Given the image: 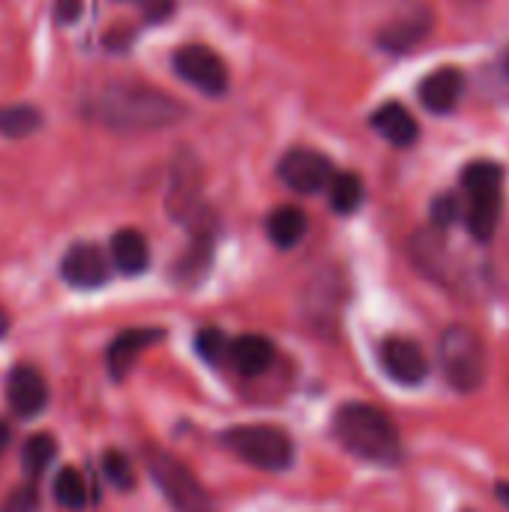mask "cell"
Segmentation results:
<instances>
[{
  "instance_id": "obj_4",
  "label": "cell",
  "mask_w": 509,
  "mask_h": 512,
  "mask_svg": "<svg viewBox=\"0 0 509 512\" xmlns=\"http://www.w3.org/2000/svg\"><path fill=\"white\" fill-rule=\"evenodd\" d=\"M222 447L258 471H285L294 462V441L285 429L267 423L231 426L222 432Z\"/></svg>"
},
{
  "instance_id": "obj_1",
  "label": "cell",
  "mask_w": 509,
  "mask_h": 512,
  "mask_svg": "<svg viewBox=\"0 0 509 512\" xmlns=\"http://www.w3.org/2000/svg\"><path fill=\"white\" fill-rule=\"evenodd\" d=\"M93 114L114 132H156L186 120L189 108L159 87L141 81H111L96 96Z\"/></svg>"
},
{
  "instance_id": "obj_18",
  "label": "cell",
  "mask_w": 509,
  "mask_h": 512,
  "mask_svg": "<svg viewBox=\"0 0 509 512\" xmlns=\"http://www.w3.org/2000/svg\"><path fill=\"white\" fill-rule=\"evenodd\" d=\"M471 204H468V213H465V222H468V231L474 240H492V234L498 231V222H501V189H492V192H477V195H468Z\"/></svg>"
},
{
  "instance_id": "obj_22",
  "label": "cell",
  "mask_w": 509,
  "mask_h": 512,
  "mask_svg": "<svg viewBox=\"0 0 509 512\" xmlns=\"http://www.w3.org/2000/svg\"><path fill=\"white\" fill-rule=\"evenodd\" d=\"M57 459V441L48 432L30 435L21 447V468L27 477H42Z\"/></svg>"
},
{
  "instance_id": "obj_33",
  "label": "cell",
  "mask_w": 509,
  "mask_h": 512,
  "mask_svg": "<svg viewBox=\"0 0 509 512\" xmlns=\"http://www.w3.org/2000/svg\"><path fill=\"white\" fill-rule=\"evenodd\" d=\"M9 441H12V432H9V426H6V423L0 420V453H3L6 447H9Z\"/></svg>"
},
{
  "instance_id": "obj_29",
  "label": "cell",
  "mask_w": 509,
  "mask_h": 512,
  "mask_svg": "<svg viewBox=\"0 0 509 512\" xmlns=\"http://www.w3.org/2000/svg\"><path fill=\"white\" fill-rule=\"evenodd\" d=\"M39 507H42L39 489L33 483H27V486H18L15 492H9L0 512H39Z\"/></svg>"
},
{
  "instance_id": "obj_31",
  "label": "cell",
  "mask_w": 509,
  "mask_h": 512,
  "mask_svg": "<svg viewBox=\"0 0 509 512\" xmlns=\"http://www.w3.org/2000/svg\"><path fill=\"white\" fill-rule=\"evenodd\" d=\"M81 15V0H57L54 3V21L57 24H75Z\"/></svg>"
},
{
  "instance_id": "obj_3",
  "label": "cell",
  "mask_w": 509,
  "mask_h": 512,
  "mask_svg": "<svg viewBox=\"0 0 509 512\" xmlns=\"http://www.w3.org/2000/svg\"><path fill=\"white\" fill-rule=\"evenodd\" d=\"M438 360L447 384L456 393H477L486 384L489 375V357L480 333L468 324H453L444 330L441 345H438Z\"/></svg>"
},
{
  "instance_id": "obj_2",
  "label": "cell",
  "mask_w": 509,
  "mask_h": 512,
  "mask_svg": "<svg viewBox=\"0 0 509 512\" xmlns=\"http://www.w3.org/2000/svg\"><path fill=\"white\" fill-rule=\"evenodd\" d=\"M333 432L348 453L378 468H396L405 456L396 423L375 405H363V402L342 405L333 414Z\"/></svg>"
},
{
  "instance_id": "obj_26",
  "label": "cell",
  "mask_w": 509,
  "mask_h": 512,
  "mask_svg": "<svg viewBox=\"0 0 509 512\" xmlns=\"http://www.w3.org/2000/svg\"><path fill=\"white\" fill-rule=\"evenodd\" d=\"M504 183V168L498 162H489V159H480V162H471L462 174V186L468 195H477V192H492V189H501Z\"/></svg>"
},
{
  "instance_id": "obj_8",
  "label": "cell",
  "mask_w": 509,
  "mask_h": 512,
  "mask_svg": "<svg viewBox=\"0 0 509 512\" xmlns=\"http://www.w3.org/2000/svg\"><path fill=\"white\" fill-rule=\"evenodd\" d=\"M279 177L288 189L300 192V195H315L330 189L336 171L333 162L324 153L306 150V147H294L282 156L279 162Z\"/></svg>"
},
{
  "instance_id": "obj_13",
  "label": "cell",
  "mask_w": 509,
  "mask_h": 512,
  "mask_svg": "<svg viewBox=\"0 0 509 512\" xmlns=\"http://www.w3.org/2000/svg\"><path fill=\"white\" fill-rule=\"evenodd\" d=\"M462 87L465 78L456 66H444L432 75L423 78L420 84V102L432 111V114H450L459 99H462Z\"/></svg>"
},
{
  "instance_id": "obj_30",
  "label": "cell",
  "mask_w": 509,
  "mask_h": 512,
  "mask_svg": "<svg viewBox=\"0 0 509 512\" xmlns=\"http://www.w3.org/2000/svg\"><path fill=\"white\" fill-rule=\"evenodd\" d=\"M459 219V201L453 195H441L432 201V225L435 228H450Z\"/></svg>"
},
{
  "instance_id": "obj_28",
  "label": "cell",
  "mask_w": 509,
  "mask_h": 512,
  "mask_svg": "<svg viewBox=\"0 0 509 512\" xmlns=\"http://www.w3.org/2000/svg\"><path fill=\"white\" fill-rule=\"evenodd\" d=\"M102 471H105L108 483L114 489H120V492H129L135 486V468L120 450H105L102 453Z\"/></svg>"
},
{
  "instance_id": "obj_5",
  "label": "cell",
  "mask_w": 509,
  "mask_h": 512,
  "mask_svg": "<svg viewBox=\"0 0 509 512\" xmlns=\"http://www.w3.org/2000/svg\"><path fill=\"white\" fill-rule=\"evenodd\" d=\"M147 471L159 486L162 498L177 512H210V495L195 480V474L159 447H144Z\"/></svg>"
},
{
  "instance_id": "obj_10",
  "label": "cell",
  "mask_w": 509,
  "mask_h": 512,
  "mask_svg": "<svg viewBox=\"0 0 509 512\" xmlns=\"http://www.w3.org/2000/svg\"><path fill=\"white\" fill-rule=\"evenodd\" d=\"M60 276L72 288L93 291L108 282V258L93 243H72L60 261Z\"/></svg>"
},
{
  "instance_id": "obj_7",
  "label": "cell",
  "mask_w": 509,
  "mask_h": 512,
  "mask_svg": "<svg viewBox=\"0 0 509 512\" xmlns=\"http://www.w3.org/2000/svg\"><path fill=\"white\" fill-rule=\"evenodd\" d=\"M168 213L177 222H186L195 228L204 219L201 210V168L192 153H180L171 168V186H168Z\"/></svg>"
},
{
  "instance_id": "obj_17",
  "label": "cell",
  "mask_w": 509,
  "mask_h": 512,
  "mask_svg": "<svg viewBox=\"0 0 509 512\" xmlns=\"http://www.w3.org/2000/svg\"><path fill=\"white\" fill-rule=\"evenodd\" d=\"M372 126L396 147H411L420 135L417 117L402 102H387L372 114Z\"/></svg>"
},
{
  "instance_id": "obj_34",
  "label": "cell",
  "mask_w": 509,
  "mask_h": 512,
  "mask_svg": "<svg viewBox=\"0 0 509 512\" xmlns=\"http://www.w3.org/2000/svg\"><path fill=\"white\" fill-rule=\"evenodd\" d=\"M6 333H9V315H6V312L0 309V339H3Z\"/></svg>"
},
{
  "instance_id": "obj_35",
  "label": "cell",
  "mask_w": 509,
  "mask_h": 512,
  "mask_svg": "<svg viewBox=\"0 0 509 512\" xmlns=\"http://www.w3.org/2000/svg\"><path fill=\"white\" fill-rule=\"evenodd\" d=\"M504 69H507V75H509V54H507V60H504Z\"/></svg>"
},
{
  "instance_id": "obj_23",
  "label": "cell",
  "mask_w": 509,
  "mask_h": 512,
  "mask_svg": "<svg viewBox=\"0 0 509 512\" xmlns=\"http://www.w3.org/2000/svg\"><path fill=\"white\" fill-rule=\"evenodd\" d=\"M42 126V114L33 105H0V135L27 138Z\"/></svg>"
},
{
  "instance_id": "obj_14",
  "label": "cell",
  "mask_w": 509,
  "mask_h": 512,
  "mask_svg": "<svg viewBox=\"0 0 509 512\" xmlns=\"http://www.w3.org/2000/svg\"><path fill=\"white\" fill-rule=\"evenodd\" d=\"M210 261H213V228L198 222L192 228V243L189 249L180 255L177 267H174V279L183 282V285H195L204 279V273L210 270Z\"/></svg>"
},
{
  "instance_id": "obj_25",
  "label": "cell",
  "mask_w": 509,
  "mask_h": 512,
  "mask_svg": "<svg viewBox=\"0 0 509 512\" xmlns=\"http://www.w3.org/2000/svg\"><path fill=\"white\" fill-rule=\"evenodd\" d=\"M363 180L357 177V174H351V171H342V174H336L333 177V183H330V207L336 210V213H354L360 204H363Z\"/></svg>"
},
{
  "instance_id": "obj_12",
  "label": "cell",
  "mask_w": 509,
  "mask_h": 512,
  "mask_svg": "<svg viewBox=\"0 0 509 512\" xmlns=\"http://www.w3.org/2000/svg\"><path fill=\"white\" fill-rule=\"evenodd\" d=\"M165 339V330L159 327H138V330H123L111 345H108V372L114 381H123L135 360L156 342Z\"/></svg>"
},
{
  "instance_id": "obj_20",
  "label": "cell",
  "mask_w": 509,
  "mask_h": 512,
  "mask_svg": "<svg viewBox=\"0 0 509 512\" xmlns=\"http://www.w3.org/2000/svg\"><path fill=\"white\" fill-rule=\"evenodd\" d=\"M429 30H432V15L420 9V12H414V15H408V18H402L396 24H390L378 36V42L387 51H411L420 39L429 36Z\"/></svg>"
},
{
  "instance_id": "obj_32",
  "label": "cell",
  "mask_w": 509,
  "mask_h": 512,
  "mask_svg": "<svg viewBox=\"0 0 509 512\" xmlns=\"http://www.w3.org/2000/svg\"><path fill=\"white\" fill-rule=\"evenodd\" d=\"M495 495H498V501H501V504H504V507L509 510V483H504V480H501V483L495 486Z\"/></svg>"
},
{
  "instance_id": "obj_19",
  "label": "cell",
  "mask_w": 509,
  "mask_h": 512,
  "mask_svg": "<svg viewBox=\"0 0 509 512\" xmlns=\"http://www.w3.org/2000/svg\"><path fill=\"white\" fill-rule=\"evenodd\" d=\"M306 228H309V219L294 204L276 207L267 219V234H270L273 246H279V249H294L306 237Z\"/></svg>"
},
{
  "instance_id": "obj_11",
  "label": "cell",
  "mask_w": 509,
  "mask_h": 512,
  "mask_svg": "<svg viewBox=\"0 0 509 512\" xmlns=\"http://www.w3.org/2000/svg\"><path fill=\"white\" fill-rule=\"evenodd\" d=\"M6 402L21 420H33L45 411L48 405V384L33 366H18L12 369L6 381Z\"/></svg>"
},
{
  "instance_id": "obj_24",
  "label": "cell",
  "mask_w": 509,
  "mask_h": 512,
  "mask_svg": "<svg viewBox=\"0 0 509 512\" xmlns=\"http://www.w3.org/2000/svg\"><path fill=\"white\" fill-rule=\"evenodd\" d=\"M54 501H57L63 510L72 512L87 507V483H84L81 471H75V468L57 471V477H54Z\"/></svg>"
},
{
  "instance_id": "obj_15",
  "label": "cell",
  "mask_w": 509,
  "mask_h": 512,
  "mask_svg": "<svg viewBox=\"0 0 509 512\" xmlns=\"http://www.w3.org/2000/svg\"><path fill=\"white\" fill-rule=\"evenodd\" d=\"M111 264L123 276H141L150 267V246L144 234L135 228H120L111 237Z\"/></svg>"
},
{
  "instance_id": "obj_21",
  "label": "cell",
  "mask_w": 509,
  "mask_h": 512,
  "mask_svg": "<svg viewBox=\"0 0 509 512\" xmlns=\"http://www.w3.org/2000/svg\"><path fill=\"white\" fill-rule=\"evenodd\" d=\"M411 255H414V264L432 276V279H444L447 273V243L444 237L432 234V231H420L411 243Z\"/></svg>"
},
{
  "instance_id": "obj_36",
  "label": "cell",
  "mask_w": 509,
  "mask_h": 512,
  "mask_svg": "<svg viewBox=\"0 0 509 512\" xmlns=\"http://www.w3.org/2000/svg\"><path fill=\"white\" fill-rule=\"evenodd\" d=\"M132 3H141V6H144V3H147V0H132Z\"/></svg>"
},
{
  "instance_id": "obj_6",
  "label": "cell",
  "mask_w": 509,
  "mask_h": 512,
  "mask_svg": "<svg viewBox=\"0 0 509 512\" xmlns=\"http://www.w3.org/2000/svg\"><path fill=\"white\" fill-rule=\"evenodd\" d=\"M174 72L186 81V84H192V87H198L201 93H207V96H222L225 90H228V69H225V60L213 51V48H207V45H198V42H192V45H183V48H177L174 51Z\"/></svg>"
},
{
  "instance_id": "obj_27",
  "label": "cell",
  "mask_w": 509,
  "mask_h": 512,
  "mask_svg": "<svg viewBox=\"0 0 509 512\" xmlns=\"http://www.w3.org/2000/svg\"><path fill=\"white\" fill-rule=\"evenodd\" d=\"M195 351L204 363L210 366H225L231 363V339L219 327H204L195 336Z\"/></svg>"
},
{
  "instance_id": "obj_9",
  "label": "cell",
  "mask_w": 509,
  "mask_h": 512,
  "mask_svg": "<svg viewBox=\"0 0 509 512\" xmlns=\"http://www.w3.org/2000/svg\"><path fill=\"white\" fill-rule=\"evenodd\" d=\"M381 369L402 387H417L429 378V357L426 351L414 342V339H405V336H390L381 342Z\"/></svg>"
},
{
  "instance_id": "obj_16",
  "label": "cell",
  "mask_w": 509,
  "mask_h": 512,
  "mask_svg": "<svg viewBox=\"0 0 509 512\" xmlns=\"http://www.w3.org/2000/svg\"><path fill=\"white\" fill-rule=\"evenodd\" d=\"M273 357H276V345L267 336L249 333V336H240L231 342V366L246 378L267 372Z\"/></svg>"
}]
</instances>
